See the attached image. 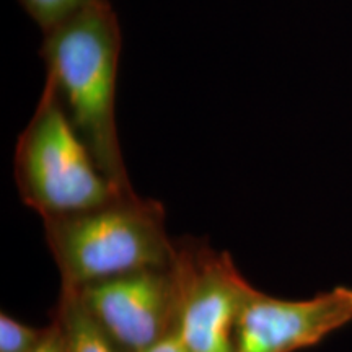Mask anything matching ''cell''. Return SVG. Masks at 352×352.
Returning <instances> with one entry per match:
<instances>
[{
    "mask_svg": "<svg viewBox=\"0 0 352 352\" xmlns=\"http://www.w3.org/2000/svg\"><path fill=\"white\" fill-rule=\"evenodd\" d=\"M122 46L111 0H100L44 34L46 78L63 101L100 170L124 195H135L116 126V85Z\"/></svg>",
    "mask_w": 352,
    "mask_h": 352,
    "instance_id": "6da1fadb",
    "label": "cell"
},
{
    "mask_svg": "<svg viewBox=\"0 0 352 352\" xmlns=\"http://www.w3.org/2000/svg\"><path fill=\"white\" fill-rule=\"evenodd\" d=\"M43 227L60 284L70 287L168 267L178 256V245L166 233L164 204L139 195L44 219Z\"/></svg>",
    "mask_w": 352,
    "mask_h": 352,
    "instance_id": "7a4b0ae2",
    "label": "cell"
},
{
    "mask_svg": "<svg viewBox=\"0 0 352 352\" xmlns=\"http://www.w3.org/2000/svg\"><path fill=\"white\" fill-rule=\"evenodd\" d=\"M13 175L20 199L43 220L85 212L129 196L100 170L47 80L16 142Z\"/></svg>",
    "mask_w": 352,
    "mask_h": 352,
    "instance_id": "3957f363",
    "label": "cell"
},
{
    "mask_svg": "<svg viewBox=\"0 0 352 352\" xmlns=\"http://www.w3.org/2000/svg\"><path fill=\"white\" fill-rule=\"evenodd\" d=\"M178 245L182 276L179 334L188 352H233V328L253 285L228 252H215L206 239L184 236Z\"/></svg>",
    "mask_w": 352,
    "mask_h": 352,
    "instance_id": "277c9868",
    "label": "cell"
},
{
    "mask_svg": "<svg viewBox=\"0 0 352 352\" xmlns=\"http://www.w3.org/2000/svg\"><path fill=\"white\" fill-rule=\"evenodd\" d=\"M74 289L90 315L131 352L151 349L179 320L183 289L176 261Z\"/></svg>",
    "mask_w": 352,
    "mask_h": 352,
    "instance_id": "5b68a950",
    "label": "cell"
},
{
    "mask_svg": "<svg viewBox=\"0 0 352 352\" xmlns=\"http://www.w3.org/2000/svg\"><path fill=\"white\" fill-rule=\"evenodd\" d=\"M352 321V289L338 285L305 300L250 290L233 328V352H297Z\"/></svg>",
    "mask_w": 352,
    "mask_h": 352,
    "instance_id": "8992f818",
    "label": "cell"
},
{
    "mask_svg": "<svg viewBox=\"0 0 352 352\" xmlns=\"http://www.w3.org/2000/svg\"><path fill=\"white\" fill-rule=\"evenodd\" d=\"M51 320L59 328L64 352H131L90 315L77 290L70 285L60 284Z\"/></svg>",
    "mask_w": 352,
    "mask_h": 352,
    "instance_id": "52a82bcc",
    "label": "cell"
},
{
    "mask_svg": "<svg viewBox=\"0 0 352 352\" xmlns=\"http://www.w3.org/2000/svg\"><path fill=\"white\" fill-rule=\"evenodd\" d=\"M19 2L30 19L41 28L43 34H46L100 0H19Z\"/></svg>",
    "mask_w": 352,
    "mask_h": 352,
    "instance_id": "ba28073f",
    "label": "cell"
},
{
    "mask_svg": "<svg viewBox=\"0 0 352 352\" xmlns=\"http://www.w3.org/2000/svg\"><path fill=\"white\" fill-rule=\"evenodd\" d=\"M46 333L47 327L33 328L2 311L0 315V352H33L46 338Z\"/></svg>",
    "mask_w": 352,
    "mask_h": 352,
    "instance_id": "9c48e42d",
    "label": "cell"
},
{
    "mask_svg": "<svg viewBox=\"0 0 352 352\" xmlns=\"http://www.w3.org/2000/svg\"><path fill=\"white\" fill-rule=\"evenodd\" d=\"M145 352H188L186 346L182 341V334H179V320L157 344H153Z\"/></svg>",
    "mask_w": 352,
    "mask_h": 352,
    "instance_id": "30bf717a",
    "label": "cell"
},
{
    "mask_svg": "<svg viewBox=\"0 0 352 352\" xmlns=\"http://www.w3.org/2000/svg\"><path fill=\"white\" fill-rule=\"evenodd\" d=\"M33 352H64L60 331L52 320L50 321V324H47L46 338H44L41 344H39Z\"/></svg>",
    "mask_w": 352,
    "mask_h": 352,
    "instance_id": "8fae6325",
    "label": "cell"
}]
</instances>
